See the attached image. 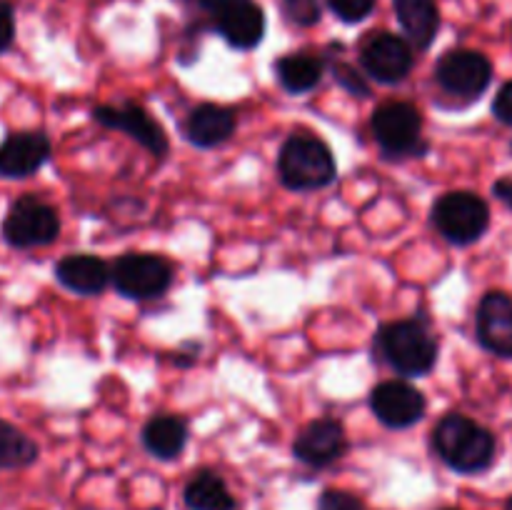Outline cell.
Segmentation results:
<instances>
[{
    "label": "cell",
    "instance_id": "cell-2",
    "mask_svg": "<svg viewBox=\"0 0 512 510\" xmlns=\"http://www.w3.org/2000/svg\"><path fill=\"white\" fill-rule=\"evenodd\" d=\"M375 345L385 363L403 378H423L438 363V340L420 318L380 325Z\"/></svg>",
    "mask_w": 512,
    "mask_h": 510
},
{
    "label": "cell",
    "instance_id": "cell-6",
    "mask_svg": "<svg viewBox=\"0 0 512 510\" xmlns=\"http://www.w3.org/2000/svg\"><path fill=\"white\" fill-rule=\"evenodd\" d=\"M433 225L448 243L473 245L488 233L490 208L473 190H450L435 200Z\"/></svg>",
    "mask_w": 512,
    "mask_h": 510
},
{
    "label": "cell",
    "instance_id": "cell-3",
    "mask_svg": "<svg viewBox=\"0 0 512 510\" xmlns=\"http://www.w3.org/2000/svg\"><path fill=\"white\" fill-rule=\"evenodd\" d=\"M280 183L295 193L328 188L338 175L335 155L323 138L313 133H293L285 138L278 155Z\"/></svg>",
    "mask_w": 512,
    "mask_h": 510
},
{
    "label": "cell",
    "instance_id": "cell-8",
    "mask_svg": "<svg viewBox=\"0 0 512 510\" xmlns=\"http://www.w3.org/2000/svg\"><path fill=\"white\" fill-rule=\"evenodd\" d=\"M435 80L453 98L475 100L493 83V63L480 50H448L435 65Z\"/></svg>",
    "mask_w": 512,
    "mask_h": 510
},
{
    "label": "cell",
    "instance_id": "cell-22",
    "mask_svg": "<svg viewBox=\"0 0 512 510\" xmlns=\"http://www.w3.org/2000/svg\"><path fill=\"white\" fill-rule=\"evenodd\" d=\"M40 448L28 433L0 418V470H23L38 460Z\"/></svg>",
    "mask_w": 512,
    "mask_h": 510
},
{
    "label": "cell",
    "instance_id": "cell-30",
    "mask_svg": "<svg viewBox=\"0 0 512 510\" xmlns=\"http://www.w3.org/2000/svg\"><path fill=\"white\" fill-rule=\"evenodd\" d=\"M195 3H198V8L205 10V13L220 15V13H225V10L235 8V5L248 3V0H195Z\"/></svg>",
    "mask_w": 512,
    "mask_h": 510
},
{
    "label": "cell",
    "instance_id": "cell-16",
    "mask_svg": "<svg viewBox=\"0 0 512 510\" xmlns=\"http://www.w3.org/2000/svg\"><path fill=\"white\" fill-rule=\"evenodd\" d=\"M265 25H268L265 10L253 0L215 15V30L235 50L258 48L265 38Z\"/></svg>",
    "mask_w": 512,
    "mask_h": 510
},
{
    "label": "cell",
    "instance_id": "cell-12",
    "mask_svg": "<svg viewBox=\"0 0 512 510\" xmlns=\"http://www.w3.org/2000/svg\"><path fill=\"white\" fill-rule=\"evenodd\" d=\"M53 155V143L43 130H15L0 143V178L25 180L38 173Z\"/></svg>",
    "mask_w": 512,
    "mask_h": 510
},
{
    "label": "cell",
    "instance_id": "cell-7",
    "mask_svg": "<svg viewBox=\"0 0 512 510\" xmlns=\"http://www.w3.org/2000/svg\"><path fill=\"white\" fill-rule=\"evenodd\" d=\"M173 263L155 253H125L110 268L115 290L130 300H155L173 285Z\"/></svg>",
    "mask_w": 512,
    "mask_h": 510
},
{
    "label": "cell",
    "instance_id": "cell-5",
    "mask_svg": "<svg viewBox=\"0 0 512 510\" xmlns=\"http://www.w3.org/2000/svg\"><path fill=\"white\" fill-rule=\"evenodd\" d=\"M0 235L15 250L45 248L58 240L60 215L48 200L25 193L10 203L3 225H0Z\"/></svg>",
    "mask_w": 512,
    "mask_h": 510
},
{
    "label": "cell",
    "instance_id": "cell-10",
    "mask_svg": "<svg viewBox=\"0 0 512 510\" xmlns=\"http://www.w3.org/2000/svg\"><path fill=\"white\" fill-rule=\"evenodd\" d=\"M90 115H93L95 123L103 125V128L120 130V133H125L128 138H133L135 143L143 145V148L148 150L150 155H155V158H163V155L168 153L170 143L163 125H160L158 120L150 118V113L143 105L130 103V100H125V103H105L93 108Z\"/></svg>",
    "mask_w": 512,
    "mask_h": 510
},
{
    "label": "cell",
    "instance_id": "cell-26",
    "mask_svg": "<svg viewBox=\"0 0 512 510\" xmlns=\"http://www.w3.org/2000/svg\"><path fill=\"white\" fill-rule=\"evenodd\" d=\"M333 70H335V80H338V83L343 85V88L348 90L350 95H360V98H368L370 88H368V83H365V78L358 73V70L350 68V65H345V63H338Z\"/></svg>",
    "mask_w": 512,
    "mask_h": 510
},
{
    "label": "cell",
    "instance_id": "cell-11",
    "mask_svg": "<svg viewBox=\"0 0 512 510\" xmlns=\"http://www.w3.org/2000/svg\"><path fill=\"white\" fill-rule=\"evenodd\" d=\"M370 410L385 428L405 430L425 418L428 400L408 380H385L370 390Z\"/></svg>",
    "mask_w": 512,
    "mask_h": 510
},
{
    "label": "cell",
    "instance_id": "cell-9",
    "mask_svg": "<svg viewBox=\"0 0 512 510\" xmlns=\"http://www.w3.org/2000/svg\"><path fill=\"white\" fill-rule=\"evenodd\" d=\"M360 65L375 83L398 85L415 65L413 43L395 33H373L360 45Z\"/></svg>",
    "mask_w": 512,
    "mask_h": 510
},
{
    "label": "cell",
    "instance_id": "cell-21",
    "mask_svg": "<svg viewBox=\"0 0 512 510\" xmlns=\"http://www.w3.org/2000/svg\"><path fill=\"white\" fill-rule=\"evenodd\" d=\"M183 500L188 505V510H235L233 493H230L228 483L220 473L215 470L203 468L198 473H193V478L185 483Z\"/></svg>",
    "mask_w": 512,
    "mask_h": 510
},
{
    "label": "cell",
    "instance_id": "cell-19",
    "mask_svg": "<svg viewBox=\"0 0 512 510\" xmlns=\"http://www.w3.org/2000/svg\"><path fill=\"white\" fill-rule=\"evenodd\" d=\"M140 440L153 458L175 460L188 445V423L180 415H153L145 423Z\"/></svg>",
    "mask_w": 512,
    "mask_h": 510
},
{
    "label": "cell",
    "instance_id": "cell-27",
    "mask_svg": "<svg viewBox=\"0 0 512 510\" xmlns=\"http://www.w3.org/2000/svg\"><path fill=\"white\" fill-rule=\"evenodd\" d=\"M15 43V8L10 0H0V55Z\"/></svg>",
    "mask_w": 512,
    "mask_h": 510
},
{
    "label": "cell",
    "instance_id": "cell-31",
    "mask_svg": "<svg viewBox=\"0 0 512 510\" xmlns=\"http://www.w3.org/2000/svg\"><path fill=\"white\" fill-rule=\"evenodd\" d=\"M445 510H458V508H445Z\"/></svg>",
    "mask_w": 512,
    "mask_h": 510
},
{
    "label": "cell",
    "instance_id": "cell-14",
    "mask_svg": "<svg viewBox=\"0 0 512 510\" xmlns=\"http://www.w3.org/2000/svg\"><path fill=\"white\" fill-rule=\"evenodd\" d=\"M478 343L498 358H512V298L503 290H490L480 298L475 313Z\"/></svg>",
    "mask_w": 512,
    "mask_h": 510
},
{
    "label": "cell",
    "instance_id": "cell-4",
    "mask_svg": "<svg viewBox=\"0 0 512 510\" xmlns=\"http://www.w3.org/2000/svg\"><path fill=\"white\" fill-rule=\"evenodd\" d=\"M370 130L388 158H420L428 150L423 135V115L413 103L388 100L378 105L370 120Z\"/></svg>",
    "mask_w": 512,
    "mask_h": 510
},
{
    "label": "cell",
    "instance_id": "cell-13",
    "mask_svg": "<svg viewBox=\"0 0 512 510\" xmlns=\"http://www.w3.org/2000/svg\"><path fill=\"white\" fill-rule=\"evenodd\" d=\"M348 450V435L340 420L318 418L305 425L293 443V455L310 468H328Z\"/></svg>",
    "mask_w": 512,
    "mask_h": 510
},
{
    "label": "cell",
    "instance_id": "cell-20",
    "mask_svg": "<svg viewBox=\"0 0 512 510\" xmlns=\"http://www.w3.org/2000/svg\"><path fill=\"white\" fill-rule=\"evenodd\" d=\"M325 63L313 53H288L275 63V78L280 88L290 95H305L323 80Z\"/></svg>",
    "mask_w": 512,
    "mask_h": 510
},
{
    "label": "cell",
    "instance_id": "cell-1",
    "mask_svg": "<svg viewBox=\"0 0 512 510\" xmlns=\"http://www.w3.org/2000/svg\"><path fill=\"white\" fill-rule=\"evenodd\" d=\"M433 448L460 475L485 473L495 463L498 440L485 425L463 413H448L433 430Z\"/></svg>",
    "mask_w": 512,
    "mask_h": 510
},
{
    "label": "cell",
    "instance_id": "cell-23",
    "mask_svg": "<svg viewBox=\"0 0 512 510\" xmlns=\"http://www.w3.org/2000/svg\"><path fill=\"white\" fill-rule=\"evenodd\" d=\"M285 20L298 28H313L323 18V5L320 0H280Z\"/></svg>",
    "mask_w": 512,
    "mask_h": 510
},
{
    "label": "cell",
    "instance_id": "cell-18",
    "mask_svg": "<svg viewBox=\"0 0 512 510\" xmlns=\"http://www.w3.org/2000/svg\"><path fill=\"white\" fill-rule=\"evenodd\" d=\"M395 15L413 48L428 50L440 30V10L435 0H393Z\"/></svg>",
    "mask_w": 512,
    "mask_h": 510
},
{
    "label": "cell",
    "instance_id": "cell-15",
    "mask_svg": "<svg viewBox=\"0 0 512 510\" xmlns=\"http://www.w3.org/2000/svg\"><path fill=\"white\" fill-rule=\"evenodd\" d=\"M55 280L65 290L83 295V298L100 295L108 288V283H113L108 263L93 253H73L60 258L55 263Z\"/></svg>",
    "mask_w": 512,
    "mask_h": 510
},
{
    "label": "cell",
    "instance_id": "cell-24",
    "mask_svg": "<svg viewBox=\"0 0 512 510\" xmlns=\"http://www.w3.org/2000/svg\"><path fill=\"white\" fill-rule=\"evenodd\" d=\"M328 8L333 10V15H338L343 23H363L370 13L375 10L378 0H325Z\"/></svg>",
    "mask_w": 512,
    "mask_h": 510
},
{
    "label": "cell",
    "instance_id": "cell-32",
    "mask_svg": "<svg viewBox=\"0 0 512 510\" xmlns=\"http://www.w3.org/2000/svg\"><path fill=\"white\" fill-rule=\"evenodd\" d=\"M510 153H512V143H510Z\"/></svg>",
    "mask_w": 512,
    "mask_h": 510
},
{
    "label": "cell",
    "instance_id": "cell-17",
    "mask_svg": "<svg viewBox=\"0 0 512 510\" xmlns=\"http://www.w3.org/2000/svg\"><path fill=\"white\" fill-rule=\"evenodd\" d=\"M238 118L230 108L218 103H203L188 113L183 123V133L195 148H218L235 133Z\"/></svg>",
    "mask_w": 512,
    "mask_h": 510
},
{
    "label": "cell",
    "instance_id": "cell-29",
    "mask_svg": "<svg viewBox=\"0 0 512 510\" xmlns=\"http://www.w3.org/2000/svg\"><path fill=\"white\" fill-rule=\"evenodd\" d=\"M493 195L505 205V208L512 210V173L503 175L493 183Z\"/></svg>",
    "mask_w": 512,
    "mask_h": 510
},
{
    "label": "cell",
    "instance_id": "cell-25",
    "mask_svg": "<svg viewBox=\"0 0 512 510\" xmlns=\"http://www.w3.org/2000/svg\"><path fill=\"white\" fill-rule=\"evenodd\" d=\"M318 510H365V503L348 490L328 488L318 498Z\"/></svg>",
    "mask_w": 512,
    "mask_h": 510
},
{
    "label": "cell",
    "instance_id": "cell-28",
    "mask_svg": "<svg viewBox=\"0 0 512 510\" xmlns=\"http://www.w3.org/2000/svg\"><path fill=\"white\" fill-rule=\"evenodd\" d=\"M493 115L500 120V123L510 125L512 128V80L498 90L493 100Z\"/></svg>",
    "mask_w": 512,
    "mask_h": 510
}]
</instances>
